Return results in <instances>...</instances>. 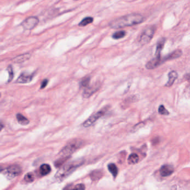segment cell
Listing matches in <instances>:
<instances>
[{"label": "cell", "mask_w": 190, "mask_h": 190, "mask_svg": "<svg viewBox=\"0 0 190 190\" xmlns=\"http://www.w3.org/2000/svg\"><path fill=\"white\" fill-rule=\"evenodd\" d=\"M144 17L139 14H131L119 17L110 22L109 26L113 29L124 28L128 26H134L142 23Z\"/></svg>", "instance_id": "cell-1"}, {"label": "cell", "mask_w": 190, "mask_h": 190, "mask_svg": "<svg viewBox=\"0 0 190 190\" xmlns=\"http://www.w3.org/2000/svg\"><path fill=\"white\" fill-rule=\"evenodd\" d=\"M126 35V32L125 31H119L115 32L113 35V38L115 40L120 39L122 38H124Z\"/></svg>", "instance_id": "cell-23"}, {"label": "cell", "mask_w": 190, "mask_h": 190, "mask_svg": "<svg viewBox=\"0 0 190 190\" xmlns=\"http://www.w3.org/2000/svg\"><path fill=\"white\" fill-rule=\"evenodd\" d=\"M39 23V19L37 17L31 16L26 19L22 23V26L26 30H32L37 26Z\"/></svg>", "instance_id": "cell-6"}, {"label": "cell", "mask_w": 190, "mask_h": 190, "mask_svg": "<svg viewBox=\"0 0 190 190\" xmlns=\"http://www.w3.org/2000/svg\"><path fill=\"white\" fill-rule=\"evenodd\" d=\"M161 63H162V59H161V56H155V58L147 62L146 64V68L148 70H152L160 66Z\"/></svg>", "instance_id": "cell-9"}, {"label": "cell", "mask_w": 190, "mask_h": 190, "mask_svg": "<svg viewBox=\"0 0 190 190\" xmlns=\"http://www.w3.org/2000/svg\"><path fill=\"white\" fill-rule=\"evenodd\" d=\"M182 54V52L181 50L180 49H177L176 50L169 54L166 56H165L162 59V63L167 61L171 60L177 59V58H180Z\"/></svg>", "instance_id": "cell-12"}, {"label": "cell", "mask_w": 190, "mask_h": 190, "mask_svg": "<svg viewBox=\"0 0 190 190\" xmlns=\"http://www.w3.org/2000/svg\"><path fill=\"white\" fill-rule=\"evenodd\" d=\"M166 42V39L164 38H162L158 40V42L156 45V50L155 55L157 56H161L162 49L164 47V43Z\"/></svg>", "instance_id": "cell-14"}, {"label": "cell", "mask_w": 190, "mask_h": 190, "mask_svg": "<svg viewBox=\"0 0 190 190\" xmlns=\"http://www.w3.org/2000/svg\"><path fill=\"white\" fill-rule=\"evenodd\" d=\"M7 70H8V72H9V77L8 79V82H11L13 78H14V70H13V68H12V66L11 65H9L7 68Z\"/></svg>", "instance_id": "cell-27"}, {"label": "cell", "mask_w": 190, "mask_h": 190, "mask_svg": "<svg viewBox=\"0 0 190 190\" xmlns=\"http://www.w3.org/2000/svg\"><path fill=\"white\" fill-rule=\"evenodd\" d=\"M108 170H109L110 173L112 174L113 177L115 178L118 175V168L114 163H110L108 165Z\"/></svg>", "instance_id": "cell-19"}, {"label": "cell", "mask_w": 190, "mask_h": 190, "mask_svg": "<svg viewBox=\"0 0 190 190\" xmlns=\"http://www.w3.org/2000/svg\"><path fill=\"white\" fill-rule=\"evenodd\" d=\"M168 81L165 84V86L170 87L176 81V79L178 77L177 72H176V71H171L168 73Z\"/></svg>", "instance_id": "cell-13"}, {"label": "cell", "mask_w": 190, "mask_h": 190, "mask_svg": "<svg viewBox=\"0 0 190 190\" xmlns=\"http://www.w3.org/2000/svg\"><path fill=\"white\" fill-rule=\"evenodd\" d=\"M16 118H17V120H18V123L22 125V126H26L30 123L29 119L20 113L17 114Z\"/></svg>", "instance_id": "cell-17"}, {"label": "cell", "mask_w": 190, "mask_h": 190, "mask_svg": "<svg viewBox=\"0 0 190 190\" xmlns=\"http://www.w3.org/2000/svg\"><path fill=\"white\" fill-rule=\"evenodd\" d=\"M158 112V113L161 115H168L170 114V113L168 112V111L165 108L164 105H161L159 106Z\"/></svg>", "instance_id": "cell-25"}, {"label": "cell", "mask_w": 190, "mask_h": 190, "mask_svg": "<svg viewBox=\"0 0 190 190\" xmlns=\"http://www.w3.org/2000/svg\"><path fill=\"white\" fill-rule=\"evenodd\" d=\"M21 172V169L20 167L17 165H12L9 166L5 170V174L9 177V178H13L19 175Z\"/></svg>", "instance_id": "cell-7"}, {"label": "cell", "mask_w": 190, "mask_h": 190, "mask_svg": "<svg viewBox=\"0 0 190 190\" xmlns=\"http://www.w3.org/2000/svg\"><path fill=\"white\" fill-rule=\"evenodd\" d=\"M93 21V19L92 17H87L84 18L82 20L80 21V23L78 24V26L81 27H84V26L88 25L89 23H92Z\"/></svg>", "instance_id": "cell-22"}, {"label": "cell", "mask_w": 190, "mask_h": 190, "mask_svg": "<svg viewBox=\"0 0 190 190\" xmlns=\"http://www.w3.org/2000/svg\"><path fill=\"white\" fill-rule=\"evenodd\" d=\"M3 127H4V126H3V124L0 123V131L3 129Z\"/></svg>", "instance_id": "cell-31"}, {"label": "cell", "mask_w": 190, "mask_h": 190, "mask_svg": "<svg viewBox=\"0 0 190 190\" xmlns=\"http://www.w3.org/2000/svg\"><path fill=\"white\" fill-rule=\"evenodd\" d=\"M139 157L137 154L133 153L131 155H129L128 158V162L129 164H135L138 163L139 161Z\"/></svg>", "instance_id": "cell-21"}, {"label": "cell", "mask_w": 190, "mask_h": 190, "mask_svg": "<svg viewBox=\"0 0 190 190\" xmlns=\"http://www.w3.org/2000/svg\"><path fill=\"white\" fill-rule=\"evenodd\" d=\"M103 176V173L100 170H95L91 173L90 178L93 181H97Z\"/></svg>", "instance_id": "cell-16"}, {"label": "cell", "mask_w": 190, "mask_h": 190, "mask_svg": "<svg viewBox=\"0 0 190 190\" xmlns=\"http://www.w3.org/2000/svg\"><path fill=\"white\" fill-rule=\"evenodd\" d=\"M1 170H2V168H1V167H0V171H1Z\"/></svg>", "instance_id": "cell-32"}, {"label": "cell", "mask_w": 190, "mask_h": 190, "mask_svg": "<svg viewBox=\"0 0 190 190\" xmlns=\"http://www.w3.org/2000/svg\"><path fill=\"white\" fill-rule=\"evenodd\" d=\"M143 126H144V123H138V124H136L135 126L133 128V131L135 132L136 130H139V128H140L142 127Z\"/></svg>", "instance_id": "cell-29"}, {"label": "cell", "mask_w": 190, "mask_h": 190, "mask_svg": "<svg viewBox=\"0 0 190 190\" xmlns=\"http://www.w3.org/2000/svg\"><path fill=\"white\" fill-rule=\"evenodd\" d=\"M84 159H79L65 164L63 167H61L60 169L56 173L55 176V178L60 181L66 179L67 177L71 175L77 168L81 166V165L84 163Z\"/></svg>", "instance_id": "cell-2"}, {"label": "cell", "mask_w": 190, "mask_h": 190, "mask_svg": "<svg viewBox=\"0 0 190 190\" xmlns=\"http://www.w3.org/2000/svg\"><path fill=\"white\" fill-rule=\"evenodd\" d=\"M34 179H35V177H34V175L32 173H27L24 177L25 181L27 182H29V183L34 181Z\"/></svg>", "instance_id": "cell-26"}, {"label": "cell", "mask_w": 190, "mask_h": 190, "mask_svg": "<svg viewBox=\"0 0 190 190\" xmlns=\"http://www.w3.org/2000/svg\"><path fill=\"white\" fill-rule=\"evenodd\" d=\"M155 32V27L148 26L141 33L138 41L142 45H144L148 43L152 39L154 34Z\"/></svg>", "instance_id": "cell-4"}, {"label": "cell", "mask_w": 190, "mask_h": 190, "mask_svg": "<svg viewBox=\"0 0 190 190\" xmlns=\"http://www.w3.org/2000/svg\"><path fill=\"white\" fill-rule=\"evenodd\" d=\"M184 78L187 81H188L190 83V73L184 75Z\"/></svg>", "instance_id": "cell-30"}, {"label": "cell", "mask_w": 190, "mask_h": 190, "mask_svg": "<svg viewBox=\"0 0 190 190\" xmlns=\"http://www.w3.org/2000/svg\"><path fill=\"white\" fill-rule=\"evenodd\" d=\"M108 108H109L108 107H104V108H102V109L91 115L89 118H88L86 121L84 122L83 123V126L85 128H87V127H89L91 126H92V124L95 123L98 119L102 117L105 114Z\"/></svg>", "instance_id": "cell-5"}, {"label": "cell", "mask_w": 190, "mask_h": 190, "mask_svg": "<svg viewBox=\"0 0 190 190\" xmlns=\"http://www.w3.org/2000/svg\"><path fill=\"white\" fill-rule=\"evenodd\" d=\"M100 88V84L95 83L91 86H89L85 88L82 93V96L85 98H89L92 96L94 93L98 91Z\"/></svg>", "instance_id": "cell-8"}, {"label": "cell", "mask_w": 190, "mask_h": 190, "mask_svg": "<svg viewBox=\"0 0 190 190\" xmlns=\"http://www.w3.org/2000/svg\"><path fill=\"white\" fill-rule=\"evenodd\" d=\"M49 83V80L48 79H44L42 81V83L41 84V89H43L45 88H46V86Z\"/></svg>", "instance_id": "cell-28"}, {"label": "cell", "mask_w": 190, "mask_h": 190, "mask_svg": "<svg viewBox=\"0 0 190 190\" xmlns=\"http://www.w3.org/2000/svg\"><path fill=\"white\" fill-rule=\"evenodd\" d=\"M33 78H34L33 74H28L25 72H22L17 79L16 83L18 84L29 83L31 81Z\"/></svg>", "instance_id": "cell-11"}, {"label": "cell", "mask_w": 190, "mask_h": 190, "mask_svg": "<svg viewBox=\"0 0 190 190\" xmlns=\"http://www.w3.org/2000/svg\"><path fill=\"white\" fill-rule=\"evenodd\" d=\"M82 145V141L79 139H74L63 147L59 153V155L60 157L69 158V156L79 149Z\"/></svg>", "instance_id": "cell-3"}, {"label": "cell", "mask_w": 190, "mask_h": 190, "mask_svg": "<svg viewBox=\"0 0 190 190\" xmlns=\"http://www.w3.org/2000/svg\"><path fill=\"white\" fill-rule=\"evenodd\" d=\"M85 186L83 184H78L72 186L71 185H69L65 188H63V190H85Z\"/></svg>", "instance_id": "cell-20"}, {"label": "cell", "mask_w": 190, "mask_h": 190, "mask_svg": "<svg viewBox=\"0 0 190 190\" xmlns=\"http://www.w3.org/2000/svg\"><path fill=\"white\" fill-rule=\"evenodd\" d=\"M51 167L49 164H43L41 166L40 168V172L42 176H46L51 172Z\"/></svg>", "instance_id": "cell-18"}, {"label": "cell", "mask_w": 190, "mask_h": 190, "mask_svg": "<svg viewBox=\"0 0 190 190\" xmlns=\"http://www.w3.org/2000/svg\"><path fill=\"white\" fill-rule=\"evenodd\" d=\"M174 168L171 164H166L162 166L160 169V174L162 177L170 176L174 172Z\"/></svg>", "instance_id": "cell-10"}, {"label": "cell", "mask_w": 190, "mask_h": 190, "mask_svg": "<svg viewBox=\"0 0 190 190\" xmlns=\"http://www.w3.org/2000/svg\"><path fill=\"white\" fill-rule=\"evenodd\" d=\"M31 56V55L29 53L23 54L22 55H18L13 59L14 63H22L26 61L29 60Z\"/></svg>", "instance_id": "cell-15"}, {"label": "cell", "mask_w": 190, "mask_h": 190, "mask_svg": "<svg viewBox=\"0 0 190 190\" xmlns=\"http://www.w3.org/2000/svg\"><path fill=\"white\" fill-rule=\"evenodd\" d=\"M89 83H90V78L89 76H86L81 79V81L80 83V85L81 88H86L87 87L89 86Z\"/></svg>", "instance_id": "cell-24"}]
</instances>
